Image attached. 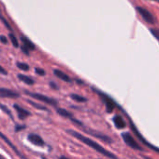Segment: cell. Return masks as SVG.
<instances>
[{
	"label": "cell",
	"instance_id": "ac0fdd59",
	"mask_svg": "<svg viewBox=\"0 0 159 159\" xmlns=\"http://www.w3.org/2000/svg\"><path fill=\"white\" fill-rule=\"evenodd\" d=\"M27 102L32 105V106H34L35 108H37V109H38V110H43V111H48V109H47V107H44L43 105H40V104H37V102H33V101H30V100H27Z\"/></svg>",
	"mask_w": 159,
	"mask_h": 159
},
{
	"label": "cell",
	"instance_id": "f1b7e54d",
	"mask_svg": "<svg viewBox=\"0 0 159 159\" xmlns=\"http://www.w3.org/2000/svg\"><path fill=\"white\" fill-rule=\"evenodd\" d=\"M50 85H51V87H52V88H53V89H58V87L56 86V84H55V83H53V82H51V83H50Z\"/></svg>",
	"mask_w": 159,
	"mask_h": 159
},
{
	"label": "cell",
	"instance_id": "6da1fadb",
	"mask_svg": "<svg viewBox=\"0 0 159 159\" xmlns=\"http://www.w3.org/2000/svg\"><path fill=\"white\" fill-rule=\"evenodd\" d=\"M67 132L68 134L72 135L73 137H75L76 139H78L79 141H81L82 143H83L84 144H86L87 146H89V147H91L92 149L96 150L97 153L103 155L104 157H108V158L110 159H118V157H117L115 155H113V154L111 153L110 151L106 150L104 147H102L100 144H98V143H96L95 141H93V140H91V139H89V138L83 136L82 134H81V133L75 131V130H71V129H67Z\"/></svg>",
	"mask_w": 159,
	"mask_h": 159
},
{
	"label": "cell",
	"instance_id": "277c9868",
	"mask_svg": "<svg viewBox=\"0 0 159 159\" xmlns=\"http://www.w3.org/2000/svg\"><path fill=\"white\" fill-rule=\"evenodd\" d=\"M122 137H123V140H124V142L130 147V148H132V149H135V150H140V151H142V148L141 147V145L135 141V139H134V137L130 134V133H128V132H125V133H123L122 134Z\"/></svg>",
	"mask_w": 159,
	"mask_h": 159
},
{
	"label": "cell",
	"instance_id": "7a4b0ae2",
	"mask_svg": "<svg viewBox=\"0 0 159 159\" xmlns=\"http://www.w3.org/2000/svg\"><path fill=\"white\" fill-rule=\"evenodd\" d=\"M26 95L30 96L31 98H34L39 102H45L47 104H50V105H52V106H57L58 105V102L57 101H55L54 99L52 98H50L48 96H45V95H42V94H39V93H34V92H30V91H27L25 90L24 91Z\"/></svg>",
	"mask_w": 159,
	"mask_h": 159
},
{
	"label": "cell",
	"instance_id": "7c38bea8",
	"mask_svg": "<svg viewBox=\"0 0 159 159\" xmlns=\"http://www.w3.org/2000/svg\"><path fill=\"white\" fill-rule=\"evenodd\" d=\"M113 123H114L115 127H116L117 129H125L126 126H127V124H126L124 118H123L121 116H119V115H117V116H115L113 117Z\"/></svg>",
	"mask_w": 159,
	"mask_h": 159
},
{
	"label": "cell",
	"instance_id": "3957f363",
	"mask_svg": "<svg viewBox=\"0 0 159 159\" xmlns=\"http://www.w3.org/2000/svg\"><path fill=\"white\" fill-rule=\"evenodd\" d=\"M92 89H93L94 91H96V93H97V94L101 97L103 102H104L105 105H106V110H107V112H108V113L113 112V110H114V108H115V105H116L115 102H114V101H113L112 98H110L107 94L103 93L102 91H100V90H98V89H95V88H92Z\"/></svg>",
	"mask_w": 159,
	"mask_h": 159
},
{
	"label": "cell",
	"instance_id": "83f0119b",
	"mask_svg": "<svg viewBox=\"0 0 159 159\" xmlns=\"http://www.w3.org/2000/svg\"><path fill=\"white\" fill-rule=\"evenodd\" d=\"M0 73H1L2 75H7V70H5V69H4L3 67H1V66H0Z\"/></svg>",
	"mask_w": 159,
	"mask_h": 159
},
{
	"label": "cell",
	"instance_id": "5b68a950",
	"mask_svg": "<svg viewBox=\"0 0 159 159\" xmlns=\"http://www.w3.org/2000/svg\"><path fill=\"white\" fill-rule=\"evenodd\" d=\"M136 9H137V11L141 14V16L142 17V19H143L146 22L152 23V24L156 23V18L153 16V14H151L150 11H148L147 9H145V8L142 7H137Z\"/></svg>",
	"mask_w": 159,
	"mask_h": 159
},
{
	"label": "cell",
	"instance_id": "4316f807",
	"mask_svg": "<svg viewBox=\"0 0 159 159\" xmlns=\"http://www.w3.org/2000/svg\"><path fill=\"white\" fill-rule=\"evenodd\" d=\"M25 129V126H16L15 127V131H20L22 129Z\"/></svg>",
	"mask_w": 159,
	"mask_h": 159
},
{
	"label": "cell",
	"instance_id": "cb8c5ba5",
	"mask_svg": "<svg viewBox=\"0 0 159 159\" xmlns=\"http://www.w3.org/2000/svg\"><path fill=\"white\" fill-rule=\"evenodd\" d=\"M21 48H22V51L23 53H25L26 55H29V53H30L29 51H30V50H29V49H28V48H27L26 47H24L23 45H22Z\"/></svg>",
	"mask_w": 159,
	"mask_h": 159
},
{
	"label": "cell",
	"instance_id": "9c48e42d",
	"mask_svg": "<svg viewBox=\"0 0 159 159\" xmlns=\"http://www.w3.org/2000/svg\"><path fill=\"white\" fill-rule=\"evenodd\" d=\"M130 127H131V129H133V131L135 132V134H136V135L138 136V138H139V139H140V140H141V141H142V142L143 143H145V145H147V146H148V147H150L151 149H153V150H156V151H157V152L159 153V148H157V147H155V146L151 145V144H150L149 143H147V142H146V141H145V140L143 139L142 135V134H141V133H140V132H139V131L137 130V128H136V127L134 126V124L132 123V121H130Z\"/></svg>",
	"mask_w": 159,
	"mask_h": 159
},
{
	"label": "cell",
	"instance_id": "7402d4cb",
	"mask_svg": "<svg viewBox=\"0 0 159 159\" xmlns=\"http://www.w3.org/2000/svg\"><path fill=\"white\" fill-rule=\"evenodd\" d=\"M150 31H151V33L153 34V35H154V36L159 41V29L152 28V29H150Z\"/></svg>",
	"mask_w": 159,
	"mask_h": 159
},
{
	"label": "cell",
	"instance_id": "f546056e",
	"mask_svg": "<svg viewBox=\"0 0 159 159\" xmlns=\"http://www.w3.org/2000/svg\"><path fill=\"white\" fill-rule=\"evenodd\" d=\"M59 159H69V158H67V157H64V156H63V157H60V158Z\"/></svg>",
	"mask_w": 159,
	"mask_h": 159
},
{
	"label": "cell",
	"instance_id": "836d02e7",
	"mask_svg": "<svg viewBox=\"0 0 159 159\" xmlns=\"http://www.w3.org/2000/svg\"><path fill=\"white\" fill-rule=\"evenodd\" d=\"M43 159H46V158H43Z\"/></svg>",
	"mask_w": 159,
	"mask_h": 159
},
{
	"label": "cell",
	"instance_id": "9a60e30c",
	"mask_svg": "<svg viewBox=\"0 0 159 159\" xmlns=\"http://www.w3.org/2000/svg\"><path fill=\"white\" fill-rule=\"evenodd\" d=\"M18 78H19L21 81H22L23 83H25L26 85H29V86H31V85H33V84L35 83V81H34L33 78H31L30 76H27V75H25L19 74V75H18Z\"/></svg>",
	"mask_w": 159,
	"mask_h": 159
},
{
	"label": "cell",
	"instance_id": "5bb4252c",
	"mask_svg": "<svg viewBox=\"0 0 159 159\" xmlns=\"http://www.w3.org/2000/svg\"><path fill=\"white\" fill-rule=\"evenodd\" d=\"M21 40H22V45L24 46V47H26L29 50H35V48H36V47H35V45H34V43L31 41V40H29L26 36H21Z\"/></svg>",
	"mask_w": 159,
	"mask_h": 159
},
{
	"label": "cell",
	"instance_id": "d6986e66",
	"mask_svg": "<svg viewBox=\"0 0 159 159\" xmlns=\"http://www.w3.org/2000/svg\"><path fill=\"white\" fill-rule=\"evenodd\" d=\"M0 109L5 113V114H7L11 119H13V116H12V113H11V111L6 106V105H4V104H2V103H0Z\"/></svg>",
	"mask_w": 159,
	"mask_h": 159
},
{
	"label": "cell",
	"instance_id": "30bf717a",
	"mask_svg": "<svg viewBox=\"0 0 159 159\" xmlns=\"http://www.w3.org/2000/svg\"><path fill=\"white\" fill-rule=\"evenodd\" d=\"M85 131H86L87 133H89V134H91V135L97 137V138H99L101 141H103V142H105V143H112V140L109 136L104 135V134H102V133H100V132H96V131H93V130H85Z\"/></svg>",
	"mask_w": 159,
	"mask_h": 159
},
{
	"label": "cell",
	"instance_id": "4fadbf2b",
	"mask_svg": "<svg viewBox=\"0 0 159 159\" xmlns=\"http://www.w3.org/2000/svg\"><path fill=\"white\" fill-rule=\"evenodd\" d=\"M53 74H54L55 76H57L58 78H60L61 80H63V81H65V82H71L70 77H69L67 74H65L64 72H62L61 70L54 69V70H53Z\"/></svg>",
	"mask_w": 159,
	"mask_h": 159
},
{
	"label": "cell",
	"instance_id": "ba28073f",
	"mask_svg": "<svg viewBox=\"0 0 159 159\" xmlns=\"http://www.w3.org/2000/svg\"><path fill=\"white\" fill-rule=\"evenodd\" d=\"M13 107H14V109L16 110V112H17V114H18V117H19L20 119H22V120H23V119H25V118H27L28 116H31V113H30L29 111H27L26 109L21 107V106L18 105V104H14Z\"/></svg>",
	"mask_w": 159,
	"mask_h": 159
},
{
	"label": "cell",
	"instance_id": "484cf974",
	"mask_svg": "<svg viewBox=\"0 0 159 159\" xmlns=\"http://www.w3.org/2000/svg\"><path fill=\"white\" fill-rule=\"evenodd\" d=\"M0 41H1L3 44H7V39L6 36H4V35H0Z\"/></svg>",
	"mask_w": 159,
	"mask_h": 159
},
{
	"label": "cell",
	"instance_id": "4dcf8cb0",
	"mask_svg": "<svg viewBox=\"0 0 159 159\" xmlns=\"http://www.w3.org/2000/svg\"><path fill=\"white\" fill-rule=\"evenodd\" d=\"M0 159H6V158H5V157H4L3 156H1V155H0Z\"/></svg>",
	"mask_w": 159,
	"mask_h": 159
},
{
	"label": "cell",
	"instance_id": "1f68e13d",
	"mask_svg": "<svg viewBox=\"0 0 159 159\" xmlns=\"http://www.w3.org/2000/svg\"><path fill=\"white\" fill-rule=\"evenodd\" d=\"M0 14H1V11H0Z\"/></svg>",
	"mask_w": 159,
	"mask_h": 159
},
{
	"label": "cell",
	"instance_id": "ffe728a7",
	"mask_svg": "<svg viewBox=\"0 0 159 159\" xmlns=\"http://www.w3.org/2000/svg\"><path fill=\"white\" fill-rule=\"evenodd\" d=\"M8 36H9V39H10V41H11L13 47L18 48V47H19V43H18V39L16 38V36H15L13 34H9Z\"/></svg>",
	"mask_w": 159,
	"mask_h": 159
},
{
	"label": "cell",
	"instance_id": "e0dca14e",
	"mask_svg": "<svg viewBox=\"0 0 159 159\" xmlns=\"http://www.w3.org/2000/svg\"><path fill=\"white\" fill-rule=\"evenodd\" d=\"M70 98L75 101V102H87V99L85 97H82L81 95H78V94H70Z\"/></svg>",
	"mask_w": 159,
	"mask_h": 159
},
{
	"label": "cell",
	"instance_id": "2e32d148",
	"mask_svg": "<svg viewBox=\"0 0 159 159\" xmlns=\"http://www.w3.org/2000/svg\"><path fill=\"white\" fill-rule=\"evenodd\" d=\"M57 114L60 115L61 116L63 117H66V118H72V114L68 111H67L66 109H63V108H57Z\"/></svg>",
	"mask_w": 159,
	"mask_h": 159
},
{
	"label": "cell",
	"instance_id": "8fae6325",
	"mask_svg": "<svg viewBox=\"0 0 159 159\" xmlns=\"http://www.w3.org/2000/svg\"><path fill=\"white\" fill-rule=\"evenodd\" d=\"M0 137L5 141V143H7V145H9V147L14 151V153H15V154H17V156H18V157H20L21 158H22V159H27L25 157H24V156H22V155L19 152V150L17 149V147H15V146H14V144H13V143H11V142H10V141H9V140H8V139H7V138L3 133H1V132H0Z\"/></svg>",
	"mask_w": 159,
	"mask_h": 159
},
{
	"label": "cell",
	"instance_id": "52a82bcc",
	"mask_svg": "<svg viewBox=\"0 0 159 159\" xmlns=\"http://www.w3.org/2000/svg\"><path fill=\"white\" fill-rule=\"evenodd\" d=\"M27 140H28L31 143H33L34 145H36V146H41V147H42V146L45 145V143H44L43 139H42L39 135L35 134V133L29 134L28 137H27Z\"/></svg>",
	"mask_w": 159,
	"mask_h": 159
},
{
	"label": "cell",
	"instance_id": "e575fe53",
	"mask_svg": "<svg viewBox=\"0 0 159 159\" xmlns=\"http://www.w3.org/2000/svg\"></svg>",
	"mask_w": 159,
	"mask_h": 159
},
{
	"label": "cell",
	"instance_id": "603a6c76",
	"mask_svg": "<svg viewBox=\"0 0 159 159\" xmlns=\"http://www.w3.org/2000/svg\"><path fill=\"white\" fill-rule=\"evenodd\" d=\"M35 72H36V74H37V75H44L46 73H45V71L43 70V69H41V68H36L35 69Z\"/></svg>",
	"mask_w": 159,
	"mask_h": 159
},
{
	"label": "cell",
	"instance_id": "44dd1931",
	"mask_svg": "<svg viewBox=\"0 0 159 159\" xmlns=\"http://www.w3.org/2000/svg\"><path fill=\"white\" fill-rule=\"evenodd\" d=\"M17 67L22 71H28L29 70V65L23 62H17Z\"/></svg>",
	"mask_w": 159,
	"mask_h": 159
},
{
	"label": "cell",
	"instance_id": "d6a6232c",
	"mask_svg": "<svg viewBox=\"0 0 159 159\" xmlns=\"http://www.w3.org/2000/svg\"><path fill=\"white\" fill-rule=\"evenodd\" d=\"M157 1H158V2H159V0H157Z\"/></svg>",
	"mask_w": 159,
	"mask_h": 159
},
{
	"label": "cell",
	"instance_id": "d4e9b609",
	"mask_svg": "<svg viewBox=\"0 0 159 159\" xmlns=\"http://www.w3.org/2000/svg\"><path fill=\"white\" fill-rule=\"evenodd\" d=\"M0 18H1V20H3V22H4V24H5V25L7 26V28L8 30H11V27H10V25H9V23H8V22H7V20H5V19H4V18L2 17V16H0Z\"/></svg>",
	"mask_w": 159,
	"mask_h": 159
},
{
	"label": "cell",
	"instance_id": "8992f818",
	"mask_svg": "<svg viewBox=\"0 0 159 159\" xmlns=\"http://www.w3.org/2000/svg\"><path fill=\"white\" fill-rule=\"evenodd\" d=\"M21 95L17 91H14L12 89H8L6 88H0V97L1 98H11L16 99L19 98Z\"/></svg>",
	"mask_w": 159,
	"mask_h": 159
}]
</instances>
